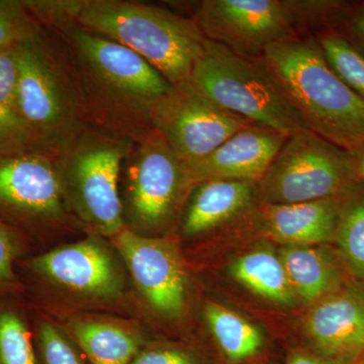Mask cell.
I'll use <instances>...</instances> for the list:
<instances>
[{
  "instance_id": "1",
  "label": "cell",
  "mask_w": 364,
  "mask_h": 364,
  "mask_svg": "<svg viewBox=\"0 0 364 364\" xmlns=\"http://www.w3.org/2000/svg\"><path fill=\"white\" fill-rule=\"evenodd\" d=\"M18 274L28 301L53 317L107 313L144 323L130 275L109 239L85 235L32 254L18 262Z\"/></svg>"
},
{
  "instance_id": "2",
  "label": "cell",
  "mask_w": 364,
  "mask_h": 364,
  "mask_svg": "<svg viewBox=\"0 0 364 364\" xmlns=\"http://www.w3.org/2000/svg\"><path fill=\"white\" fill-rule=\"evenodd\" d=\"M85 92L88 126L136 143L154 131L153 112L172 85L140 55L79 26L60 31Z\"/></svg>"
},
{
  "instance_id": "3",
  "label": "cell",
  "mask_w": 364,
  "mask_h": 364,
  "mask_svg": "<svg viewBox=\"0 0 364 364\" xmlns=\"http://www.w3.org/2000/svg\"><path fill=\"white\" fill-rule=\"evenodd\" d=\"M16 51L14 112L38 149L55 156L88 126L75 57L62 32L40 25Z\"/></svg>"
},
{
  "instance_id": "4",
  "label": "cell",
  "mask_w": 364,
  "mask_h": 364,
  "mask_svg": "<svg viewBox=\"0 0 364 364\" xmlns=\"http://www.w3.org/2000/svg\"><path fill=\"white\" fill-rule=\"evenodd\" d=\"M263 59L313 133L343 150L364 147V100L332 70L316 38L291 36Z\"/></svg>"
},
{
  "instance_id": "5",
  "label": "cell",
  "mask_w": 364,
  "mask_h": 364,
  "mask_svg": "<svg viewBox=\"0 0 364 364\" xmlns=\"http://www.w3.org/2000/svg\"><path fill=\"white\" fill-rule=\"evenodd\" d=\"M78 26L140 55L171 85L188 80L208 41L191 16L135 0H85Z\"/></svg>"
},
{
  "instance_id": "6",
  "label": "cell",
  "mask_w": 364,
  "mask_h": 364,
  "mask_svg": "<svg viewBox=\"0 0 364 364\" xmlns=\"http://www.w3.org/2000/svg\"><path fill=\"white\" fill-rule=\"evenodd\" d=\"M188 80L251 126L287 136L311 131L263 57L241 56L208 40Z\"/></svg>"
},
{
  "instance_id": "7",
  "label": "cell",
  "mask_w": 364,
  "mask_h": 364,
  "mask_svg": "<svg viewBox=\"0 0 364 364\" xmlns=\"http://www.w3.org/2000/svg\"><path fill=\"white\" fill-rule=\"evenodd\" d=\"M133 144L87 126L55 155L67 205L85 235L111 240L124 229L119 176Z\"/></svg>"
},
{
  "instance_id": "8",
  "label": "cell",
  "mask_w": 364,
  "mask_h": 364,
  "mask_svg": "<svg viewBox=\"0 0 364 364\" xmlns=\"http://www.w3.org/2000/svg\"><path fill=\"white\" fill-rule=\"evenodd\" d=\"M0 222L39 253L85 236L62 191L54 156H0Z\"/></svg>"
},
{
  "instance_id": "9",
  "label": "cell",
  "mask_w": 364,
  "mask_h": 364,
  "mask_svg": "<svg viewBox=\"0 0 364 364\" xmlns=\"http://www.w3.org/2000/svg\"><path fill=\"white\" fill-rule=\"evenodd\" d=\"M195 186L183 161L156 131L133 144L122 166L119 198L124 229L152 238H168L178 228Z\"/></svg>"
},
{
  "instance_id": "10",
  "label": "cell",
  "mask_w": 364,
  "mask_h": 364,
  "mask_svg": "<svg viewBox=\"0 0 364 364\" xmlns=\"http://www.w3.org/2000/svg\"><path fill=\"white\" fill-rule=\"evenodd\" d=\"M356 181L348 151L306 131L287 138L259 184L272 205L342 196Z\"/></svg>"
},
{
  "instance_id": "11",
  "label": "cell",
  "mask_w": 364,
  "mask_h": 364,
  "mask_svg": "<svg viewBox=\"0 0 364 364\" xmlns=\"http://www.w3.org/2000/svg\"><path fill=\"white\" fill-rule=\"evenodd\" d=\"M124 265L144 323L176 322L188 306V275L173 239L152 238L124 229L111 239Z\"/></svg>"
},
{
  "instance_id": "12",
  "label": "cell",
  "mask_w": 364,
  "mask_h": 364,
  "mask_svg": "<svg viewBox=\"0 0 364 364\" xmlns=\"http://www.w3.org/2000/svg\"><path fill=\"white\" fill-rule=\"evenodd\" d=\"M191 16L205 39L248 58H262L301 26L299 1L286 0H203Z\"/></svg>"
},
{
  "instance_id": "13",
  "label": "cell",
  "mask_w": 364,
  "mask_h": 364,
  "mask_svg": "<svg viewBox=\"0 0 364 364\" xmlns=\"http://www.w3.org/2000/svg\"><path fill=\"white\" fill-rule=\"evenodd\" d=\"M152 124L184 163L202 159L251 127L215 104L189 80L172 85L155 107Z\"/></svg>"
},
{
  "instance_id": "14",
  "label": "cell",
  "mask_w": 364,
  "mask_h": 364,
  "mask_svg": "<svg viewBox=\"0 0 364 364\" xmlns=\"http://www.w3.org/2000/svg\"><path fill=\"white\" fill-rule=\"evenodd\" d=\"M313 351L339 364L364 355V284L343 287L316 303L306 321Z\"/></svg>"
},
{
  "instance_id": "15",
  "label": "cell",
  "mask_w": 364,
  "mask_h": 364,
  "mask_svg": "<svg viewBox=\"0 0 364 364\" xmlns=\"http://www.w3.org/2000/svg\"><path fill=\"white\" fill-rule=\"evenodd\" d=\"M289 136L248 127L225 141L202 159L184 163L196 186L210 181L260 182Z\"/></svg>"
},
{
  "instance_id": "16",
  "label": "cell",
  "mask_w": 364,
  "mask_h": 364,
  "mask_svg": "<svg viewBox=\"0 0 364 364\" xmlns=\"http://www.w3.org/2000/svg\"><path fill=\"white\" fill-rule=\"evenodd\" d=\"M57 320L90 364H131L154 339L141 321L114 314H73Z\"/></svg>"
},
{
  "instance_id": "17",
  "label": "cell",
  "mask_w": 364,
  "mask_h": 364,
  "mask_svg": "<svg viewBox=\"0 0 364 364\" xmlns=\"http://www.w3.org/2000/svg\"><path fill=\"white\" fill-rule=\"evenodd\" d=\"M259 182L210 181L198 184L189 196L177 233L193 239L224 226L252 208Z\"/></svg>"
},
{
  "instance_id": "18",
  "label": "cell",
  "mask_w": 364,
  "mask_h": 364,
  "mask_svg": "<svg viewBox=\"0 0 364 364\" xmlns=\"http://www.w3.org/2000/svg\"><path fill=\"white\" fill-rule=\"evenodd\" d=\"M342 196L312 202L267 205L262 212L265 232L291 246L336 240L343 205Z\"/></svg>"
},
{
  "instance_id": "19",
  "label": "cell",
  "mask_w": 364,
  "mask_h": 364,
  "mask_svg": "<svg viewBox=\"0 0 364 364\" xmlns=\"http://www.w3.org/2000/svg\"><path fill=\"white\" fill-rule=\"evenodd\" d=\"M280 259L291 289L306 303H318L344 287L336 261L326 251L289 246Z\"/></svg>"
},
{
  "instance_id": "20",
  "label": "cell",
  "mask_w": 364,
  "mask_h": 364,
  "mask_svg": "<svg viewBox=\"0 0 364 364\" xmlns=\"http://www.w3.org/2000/svg\"><path fill=\"white\" fill-rule=\"evenodd\" d=\"M203 313L225 363L246 364L260 355L264 340L255 326L213 301L205 304Z\"/></svg>"
},
{
  "instance_id": "21",
  "label": "cell",
  "mask_w": 364,
  "mask_h": 364,
  "mask_svg": "<svg viewBox=\"0 0 364 364\" xmlns=\"http://www.w3.org/2000/svg\"><path fill=\"white\" fill-rule=\"evenodd\" d=\"M0 364H37L32 305L25 294L0 296Z\"/></svg>"
},
{
  "instance_id": "22",
  "label": "cell",
  "mask_w": 364,
  "mask_h": 364,
  "mask_svg": "<svg viewBox=\"0 0 364 364\" xmlns=\"http://www.w3.org/2000/svg\"><path fill=\"white\" fill-rule=\"evenodd\" d=\"M232 275L263 298L282 304L293 303V289L282 259L267 250L253 251L235 261Z\"/></svg>"
},
{
  "instance_id": "23",
  "label": "cell",
  "mask_w": 364,
  "mask_h": 364,
  "mask_svg": "<svg viewBox=\"0 0 364 364\" xmlns=\"http://www.w3.org/2000/svg\"><path fill=\"white\" fill-rule=\"evenodd\" d=\"M342 198L343 205L336 241L349 272L364 284V188H358L356 181Z\"/></svg>"
},
{
  "instance_id": "24",
  "label": "cell",
  "mask_w": 364,
  "mask_h": 364,
  "mask_svg": "<svg viewBox=\"0 0 364 364\" xmlns=\"http://www.w3.org/2000/svg\"><path fill=\"white\" fill-rule=\"evenodd\" d=\"M32 324L37 364H90L61 323L33 305Z\"/></svg>"
},
{
  "instance_id": "25",
  "label": "cell",
  "mask_w": 364,
  "mask_h": 364,
  "mask_svg": "<svg viewBox=\"0 0 364 364\" xmlns=\"http://www.w3.org/2000/svg\"><path fill=\"white\" fill-rule=\"evenodd\" d=\"M316 39L332 70L364 100L363 50L335 28L321 31Z\"/></svg>"
},
{
  "instance_id": "26",
  "label": "cell",
  "mask_w": 364,
  "mask_h": 364,
  "mask_svg": "<svg viewBox=\"0 0 364 364\" xmlns=\"http://www.w3.org/2000/svg\"><path fill=\"white\" fill-rule=\"evenodd\" d=\"M35 254L30 244L11 227L0 222V296L25 294L18 264Z\"/></svg>"
},
{
  "instance_id": "27",
  "label": "cell",
  "mask_w": 364,
  "mask_h": 364,
  "mask_svg": "<svg viewBox=\"0 0 364 364\" xmlns=\"http://www.w3.org/2000/svg\"><path fill=\"white\" fill-rule=\"evenodd\" d=\"M38 25L64 31L78 26L85 0H23Z\"/></svg>"
},
{
  "instance_id": "28",
  "label": "cell",
  "mask_w": 364,
  "mask_h": 364,
  "mask_svg": "<svg viewBox=\"0 0 364 364\" xmlns=\"http://www.w3.org/2000/svg\"><path fill=\"white\" fill-rule=\"evenodd\" d=\"M37 25L23 0H0V48L23 42Z\"/></svg>"
},
{
  "instance_id": "29",
  "label": "cell",
  "mask_w": 364,
  "mask_h": 364,
  "mask_svg": "<svg viewBox=\"0 0 364 364\" xmlns=\"http://www.w3.org/2000/svg\"><path fill=\"white\" fill-rule=\"evenodd\" d=\"M131 364H212L195 348L181 344L151 340Z\"/></svg>"
},
{
  "instance_id": "30",
  "label": "cell",
  "mask_w": 364,
  "mask_h": 364,
  "mask_svg": "<svg viewBox=\"0 0 364 364\" xmlns=\"http://www.w3.org/2000/svg\"><path fill=\"white\" fill-rule=\"evenodd\" d=\"M26 152L41 151L16 112L0 105V156Z\"/></svg>"
},
{
  "instance_id": "31",
  "label": "cell",
  "mask_w": 364,
  "mask_h": 364,
  "mask_svg": "<svg viewBox=\"0 0 364 364\" xmlns=\"http://www.w3.org/2000/svg\"><path fill=\"white\" fill-rule=\"evenodd\" d=\"M18 76L16 46L0 48V105L14 111Z\"/></svg>"
},
{
  "instance_id": "32",
  "label": "cell",
  "mask_w": 364,
  "mask_h": 364,
  "mask_svg": "<svg viewBox=\"0 0 364 364\" xmlns=\"http://www.w3.org/2000/svg\"><path fill=\"white\" fill-rule=\"evenodd\" d=\"M337 30L364 52V6L354 4L344 23Z\"/></svg>"
},
{
  "instance_id": "33",
  "label": "cell",
  "mask_w": 364,
  "mask_h": 364,
  "mask_svg": "<svg viewBox=\"0 0 364 364\" xmlns=\"http://www.w3.org/2000/svg\"><path fill=\"white\" fill-rule=\"evenodd\" d=\"M286 364H339L320 355L317 352L299 350L291 352Z\"/></svg>"
},
{
  "instance_id": "34",
  "label": "cell",
  "mask_w": 364,
  "mask_h": 364,
  "mask_svg": "<svg viewBox=\"0 0 364 364\" xmlns=\"http://www.w3.org/2000/svg\"><path fill=\"white\" fill-rule=\"evenodd\" d=\"M356 181L364 182V147L359 149L348 151Z\"/></svg>"
},
{
  "instance_id": "35",
  "label": "cell",
  "mask_w": 364,
  "mask_h": 364,
  "mask_svg": "<svg viewBox=\"0 0 364 364\" xmlns=\"http://www.w3.org/2000/svg\"><path fill=\"white\" fill-rule=\"evenodd\" d=\"M358 364H364V355L361 358L360 360L358 361Z\"/></svg>"
}]
</instances>
